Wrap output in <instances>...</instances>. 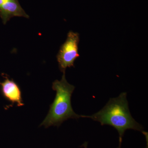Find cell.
I'll list each match as a JSON object with an SVG mask.
<instances>
[{
	"label": "cell",
	"instance_id": "obj_6",
	"mask_svg": "<svg viewBox=\"0 0 148 148\" xmlns=\"http://www.w3.org/2000/svg\"><path fill=\"white\" fill-rule=\"evenodd\" d=\"M13 1L14 0H0V8L3 6L7 4L8 3Z\"/></svg>",
	"mask_w": 148,
	"mask_h": 148
},
{
	"label": "cell",
	"instance_id": "obj_1",
	"mask_svg": "<svg viewBox=\"0 0 148 148\" xmlns=\"http://www.w3.org/2000/svg\"><path fill=\"white\" fill-rule=\"evenodd\" d=\"M91 119L101 125H109L115 128L119 134V143H122L125 132L132 129L145 132L144 127L132 117L127 99V92H122L118 97L111 98L105 107L92 115H81Z\"/></svg>",
	"mask_w": 148,
	"mask_h": 148
},
{
	"label": "cell",
	"instance_id": "obj_5",
	"mask_svg": "<svg viewBox=\"0 0 148 148\" xmlns=\"http://www.w3.org/2000/svg\"><path fill=\"white\" fill-rule=\"evenodd\" d=\"M0 16L4 24L14 16L29 17L20 5L18 0L12 1L1 7L0 8Z\"/></svg>",
	"mask_w": 148,
	"mask_h": 148
},
{
	"label": "cell",
	"instance_id": "obj_2",
	"mask_svg": "<svg viewBox=\"0 0 148 148\" xmlns=\"http://www.w3.org/2000/svg\"><path fill=\"white\" fill-rule=\"evenodd\" d=\"M52 89L56 91L55 99L40 125L45 127L52 125L58 127L63 122L70 119H78L81 117L75 112L72 108L71 100L75 87L67 82L65 72L63 73L61 80H56L53 82Z\"/></svg>",
	"mask_w": 148,
	"mask_h": 148
},
{
	"label": "cell",
	"instance_id": "obj_4",
	"mask_svg": "<svg viewBox=\"0 0 148 148\" xmlns=\"http://www.w3.org/2000/svg\"><path fill=\"white\" fill-rule=\"evenodd\" d=\"M0 85L3 95L8 101L13 104L16 103L18 107L24 106L21 89L13 79L6 77L3 82L0 83Z\"/></svg>",
	"mask_w": 148,
	"mask_h": 148
},
{
	"label": "cell",
	"instance_id": "obj_3",
	"mask_svg": "<svg viewBox=\"0 0 148 148\" xmlns=\"http://www.w3.org/2000/svg\"><path fill=\"white\" fill-rule=\"evenodd\" d=\"M79 35L70 31L65 42L61 46L57 55V60L60 71L65 73L67 68L74 67V63L79 57L78 44Z\"/></svg>",
	"mask_w": 148,
	"mask_h": 148
},
{
	"label": "cell",
	"instance_id": "obj_8",
	"mask_svg": "<svg viewBox=\"0 0 148 148\" xmlns=\"http://www.w3.org/2000/svg\"><path fill=\"white\" fill-rule=\"evenodd\" d=\"M121 143H119V146L117 148H121Z\"/></svg>",
	"mask_w": 148,
	"mask_h": 148
},
{
	"label": "cell",
	"instance_id": "obj_7",
	"mask_svg": "<svg viewBox=\"0 0 148 148\" xmlns=\"http://www.w3.org/2000/svg\"><path fill=\"white\" fill-rule=\"evenodd\" d=\"M87 143H86H86H85L84 144H83V147H84L85 148H87Z\"/></svg>",
	"mask_w": 148,
	"mask_h": 148
}]
</instances>
